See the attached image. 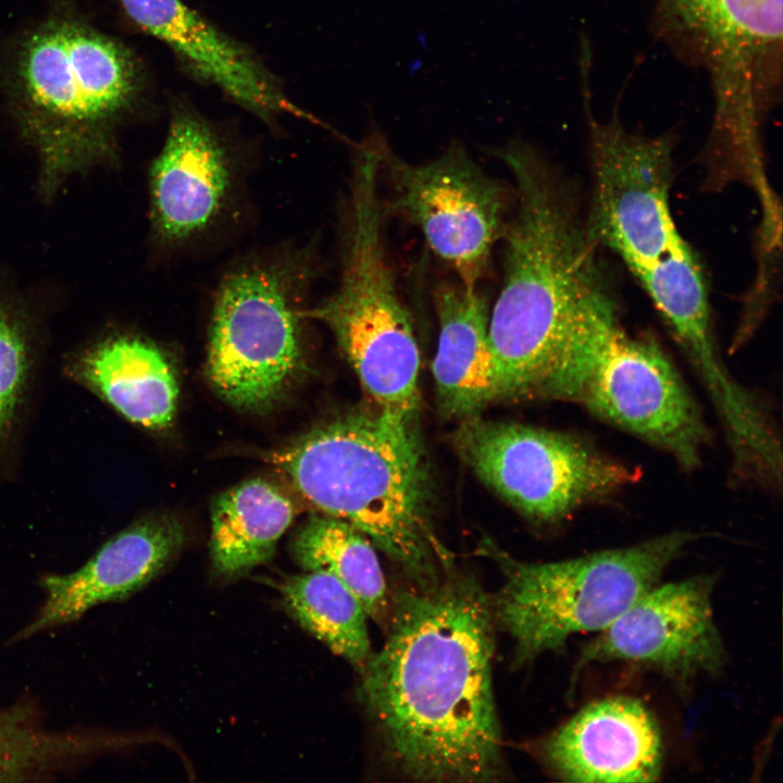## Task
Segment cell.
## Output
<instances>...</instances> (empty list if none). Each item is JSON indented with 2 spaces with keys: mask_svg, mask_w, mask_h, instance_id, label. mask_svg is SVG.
Here are the masks:
<instances>
[{
  "mask_svg": "<svg viewBox=\"0 0 783 783\" xmlns=\"http://www.w3.org/2000/svg\"><path fill=\"white\" fill-rule=\"evenodd\" d=\"M385 626L384 644L360 670L388 763L418 782L499 780L489 595L451 561L436 579L396 592Z\"/></svg>",
  "mask_w": 783,
  "mask_h": 783,
  "instance_id": "cell-1",
  "label": "cell"
},
{
  "mask_svg": "<svg viewBox=\"0 0 783 783\" xmlns=\"http://www.w3.org/2000/svg\"><path fill=\"white\" fill-rule=\"evenodd\" d=\"M513 182L502 283L489 310L497 400L550 399L600 264L566 185L526 142L495 150Z\"/></svg>",
  "mask_w": 783,
  "mask_h": 783,
  "instance_id": "cell-2",
  "label": "cell"
},
{
  "mask_svg": "<svg viewBox=\"0 0 783 783\" xmlns=\"http://www.w3.org/2000/svg\"><path fill=\"white\" fill-rule=\"evenodd\" d=\"M325 515L362 534L410 583L452 561L435 537L417 424L351 414L318 426L266 459Z\"/></svg>",
  "mask_w": 783,
  "mask_h": 783,
  "instance_id": "cell-3",
  "label": "cell"
},
{
  "mask_svg": "<svg viewBox=\"0 0 783 783\" xmlns=\"http://www.w3.org/2000/svg\"><path fill=\"white\" fill-rule=\"evenodd\" d=\"M17 119L46 184L111 150L112 129L138 89L132 53L74 20H52L22 44L14 67Z\"/></svg>",
  "mask_w": 783,
  "mask_h": 783,
  "instance_id": "cell-4",
  "label": "cell"
},
{
  "mask_svg": "<svg viewBox=\"0 0 783 783\" xmlns=\"http://www.w3.org/2000/svg\"><path fill=\"white\" fill-rule=\"evenodd\" d=\"M697 538L671 532L639 544L554 562L494 555L506 580L493 599L496 624L513 638L524 663L563 648L576 633L600 632L644 594Z\"/></svg>",
  "mask_w": 783,
  "mask_h": 783,
  "instance_id": "cell-5",
  "label": "cell"
},
{
  "mask_svg": "<svg viewBox=\"0 0 783 783\" xmlns=\"http://www.w3.org/2000/svg\"><path fill=\"white\" fill-rule=\"evenodd\" d=\"M552 399L582 405L666 451L686 470L699 465L710 439L675 366L655 340L623 330L612 297L587 311Z\"/></svg>",
  "mask_w": 783,
  "mask_h": 783,
  "instance_id": "cell-6",
  "label": "cell"
},
{
  "mask_svg": "<svg viewBox=\"0 0 783 783\" xmlns=\"http://www.w3.org/2000/svg\"><path fill=\"white\" fill-rule=\"evenodd\" d=\"M312 262L304 252L240 263L213 301L209 378L232 406L262 410L294 380L302 359L301 319Z\"/></svg>",
  "mask_w": 783,
  "mask_h": 783,
  "instance_id": "cell-7",
  "label": "cell"
},
{
  "mask_svg": "<svg viewBox=\"0 0 783 783\" xmlns=\"http://www.w3.org/2000/svg\"><path fill=\"white\" fill-rule=\"evenodd\" d=\"M455 445L486 486L537 523L559 522L638 478L577 436L515 422L464 419Z\"/></svg>",
  "mask_w": 783,
  "mask_h": 783,
  "instance_id": "cell-8",
  "label": "cell"
},
{
  "mask_svg": "<svg viewBox=\"0 0 783 783\" xmlns=\"http://www.w3.org/2000/svg\"><path fill=\"white\" fill-rule=\"evenodd\" d=\"M380 175L390 187L393 209L420 229L461 285L478 287L510 213L507 188L458 141L420 164L402 160L385 141Z\"/></svg>",
  "mask_w": 783,
  "mask_h": 783,
  "instance_id": "cell-9",
  "label": "cell"
},
{
  "mask_svg": "<svg viewBox=\"0 0 783 783\" xmlns=\"http://www.w3.org/2000/svg\"><path fill=\"white\" fill-rule=\"evenodd\" d=\"M664 24L695 49L711 74L713 130L742 139L760 130L779 80L782 0H656Z\"/></svg>",
  "mask_w": 783,
  "mask_h": 783,
  "instance_id": "cell-10",
  "label": "cell"
},
{
  "mask_svg": "<svg viewBox=\"0 0 783 783\" xmlns=\"http://www.w3.org/2000/svg\"><path fill=\"white\" fill-rule=\"evenodd\" d=\"M593 194L588 236L618 253L633 273L685 241L669 204L672 142L589 119Z\"/></svg>",
  "mask_w": 783,
  "mask_h": 783,
  "instance_id": "cell-11",
  "label": "cell"
},
{
  "mask_svg": "<svg viewBox=\"0 0 783 783\" xmlns=\"http://www.w3.org/2000/svg\"><path fill=\"white\" fill-rule=\"evenodd\" d=\"M713 580L656 585L584 646L579 667L625 661L686 680L722 670L725 649L713 618Z\"/></svg>",
  "mask_w": 783,
  "mask_h": 783,
  "instance_id": "cell-12",
  "label": "cell"
},
{
  "mask_svg": "<svg viewBox=\"0 0 783 783\" xmlns=\"http://www.w3.org/2000/svg\"><path fill=\"white\" fill-rule=\"evenodd\" d=\"M696 369L725 432L731 455L767 451L776 430L756 395L738 384L718 352L701 269L688 245L634 273Z\"/></svg>",
  "mask_w": 783,
  "mask_h": 783,
  "instance_id": "cell-13",
  "label": "cell"
},
{
  "mask_svg": "<svg viewBox=\"0 0 783 783\" xmlns=\"http://www.w3.org/2000/svg\"><path fill=\"white\" fill-rule=\"evenodd\" d=\"M233 159L197 113L172 115L164 145L150 169V219L159 244L178 248L211 232L235 191Z\"/></svg>",
  "mask_w": 783,
  "mask_h": 783,
  "instance_id": "cell-14",
  "label": "cell"
},
{
  "mask_svg": "<svg viewBox=\"0 0 783 783\" xmlns=\"http://www.w3.org/2000/svg\"><path fill=\"white\" fill-rule=\"evenodd\" d=\"M543 756L555 774L571 782H652L662 765L660 730L638 699L596 700L549 735Z\"/></svg>",
  "mask_w": 783,
  "mask_h": 783,
  "instance_id": "cell-15",
  "label": "cell"
},
{
  "mask_svg": "<svg viewBox=\"0 0 783 783\" xmlns=\"http://www.w3.org/2000/svg\"><path fill=\"white\" fill-rule=\"evenodd\" d=\"M183 542L182 526L169 518L124 530L76 571L46 575L41 581L42 605L12 641L72 623L96 606L128 597L169 564Z\"/></svg>",
  "mask_w": 783,
  "mask_h": 783,
  "instance_id": "cell-16",
  "label": "cell"
},
{
  "mask_svg": "<svg viewBox=\"0 0 783 783\" xmlns=\"http://www.w3.org/2000/svg\"><path fill=\"white\" fill-rule=\"evenodd\" d=\"M144 30L165 42L201 78L264 120L279 113L309 117L281 92L250 52L182 0H121Z\"/></svg>",
  "mask_w": 783,
  "mask_h": 783,
  "instance_id": "cell-17",
  "label": "cell"
},
{
  "mask_svg": "<svg viewBox=\"0 0 783 783\" xmlns=\"http://www.w3.org/2000/svg\"><path fill=\"white\" fill-rule=\"evenodd\" d=\"M434 304L438 341L432 370L439 410L461 420L478 415L497 401L488 299L478 287L442 283L435 288Z\"/></svg>",
  "mask_w": 783,
  "mask_h": 783,
  "instance_id": "cell-18",
  "label": "cell"
},
{
  "mask_svg": "<svg viewBox=\"0 0 783 783\" xmlns=\"http://www.w3.org/2000/svg\"><path fill=\"white\" fill-rule=\"evenodd\" d=\"M78 373L132 422L152 430L172 423L178 384L167 357L153 343L130 335L108 338L82 358Z\"/></svg>",
  "mask_w": 783,
  "mask_h": 783,
  "instance_id": "cell-19",
  "label": "cell"
},
{
  "mask_svg": "<svg viewBox=\"0 0 783 783\" xmlns=\"http://www.w3.org/2000/svg\"><path fill=\"white\" fill-rule=\"evenodd\" d=\"M295 513L286 493L262 478L223 493L212 508L210 552L216 572L237 576L266 561Z\"/></svg>",
  "mask_w": 783,
  "mask_h": 783,
  "instance_id": "cell-20",
  "label": "cell"
},
{
  "mask_svg": "<svg viewBox=\"0 0 783 783\" xmlns=\"http://www.w3.org/2000/svg\"><path fill=\"white\" fill-rule=\"evenodd\" d=\"M306 571L336 577L358 599L368 617L386 625L390 596L375 546L352 525L328 515H312L293 540Z\"/></svg>",
  "mask_w": 783,
  "mask_h": 783,
  "instance_id": "cell-21",
  "label": "cell"
},
{
  "mask_svg": "<svg viewBox=\"0 0 783 783\" xmlns=\"http://www.w3.org/2000/svg\"><path fill=\"white\" fill-rule=\"evenodd\" d=\"M111 747L112 739L102 732L44 728L26 704L0 708V782L51 779Z\"/></svg>",
  "mask_w": 783,
  "mask_h": 783,
  "instance_id": "cell-22",
  "label": "cell"
},
{
  "mask_svg": "<svg viewBox=\"0 0 783 783\" xmlns=\"http://www.w3.org/2000/svg\"><path fill=\"white\" fill-rule=\"evenodd\" d=\"M290 616L333 652L361 669L371 655L368 614L353 594L333 575L308 571L282 586Z\"/></svg>",
  "mask_w": 783,
  "mask_h": 783,
  "instance_id": "cell-23",
  "label": "cell"
},
{
  "mask_svg": "<svg viewBox=\"0 0 783 783\" xmlns=\"http://www.w3.org/2000/svg\"><path fill=\"white\" fill-rule=\"evenodd\" d=\"M27 341L22 315L0 297V435L11 420L27 371Z\"/></svg>",
  "mask_w": 783,
  "mask_h": 783,
  "instance_id": "cell-24",
  "label": "cell"
}]
</instances>
